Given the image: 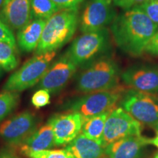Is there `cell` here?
Listing matches in <instances>:
<instances>
[{"label":"cell","mask_w":158,"mask_h":158,"mask_svg":"<svg viewBox=\"0 0 158 158\" xmlns=\"http://www.w3.org/2000/svg\"><path fill=\"white\" fill-rule=\"evenodd\" d=\"M110 29L118 48L136 56L145 51L148 43L158 30V26L136 7L116 15Z\"/></svg>","instance_id":"cell-1"},{"label":"cell","mask_w":158,"mask_h":158,"mask_svg":"<svg viewBox=\"0 0 158 158\" xmlns=\"http://www.w3.org/2000/svg\"><path fill=\"white\" fill-rule=\"evenodd\" d=\"M79 22L78 9L60 10L47 20L35 54L56 51L70 40Z\"/></svg>","instance_id":"cell-2"},{"label":"cell","mask_w":158,"mask_h":158,"mask_svg":"<svg viewBox=\"0 0 158 158\" xmlns=\"http://www.w3.org/2000/svg\"><path fill=\"white\" fill-rule=\"evenodd\" d=\"M118 73V65L112 59H98L79 74L76 88L86 94L113 89L119 86Z\"/></svg>","instance_id":"cell-3"},{"label":"cell","mask_w":158,"mask_h":158,"mask_svg":"<svg viewBox=\"0 0 158 158\" xmlns=\"http://www.w3.org/2000/svg\"><path fill=\"white\" fill-rule=\"evenodd\" d=\"M56 55V51L35 54L9 77L3 90L18 93L38 84Z\"/></svg>","instance_id":"cell-4"},{"label":"cell","mask_w":158,"mask_h":158,"mask_svg":"<svg viewBox=\"0 0 158 158\" xmlns=\"http://www.w3.org/2000/svg\"><path fill=\"white\" fill-rule=\"evenodd\" d=\"M110 36L107 29L83 33L72 43L65 54L78 66L94 62L108 50Z\"/></svg>","instance_id":"cell-5"},{"label":"cell","mask_w":158,"mask_h":158,"mask_svg":"<svg viewBox=\"0 0 158 158\" xmlns=\"http://www.w3.org/2000/svg\"><path fill=\"white\" fill-rule=\"evenodd\" d=\"M120 107L142 124H158V97L135 89L124 92Z\"/></svg>","instance_id":"cell-6"},{"label":"cell","mask_w":158,"mask_h":158,"mask_svg":"<svg viewBox=\"0 0 158 158\" xmlns=\"http://www.w3.org/2000/svg\"><path fill=\"white\" fill-rule=\"evenodd\" d=\"M123 94L124 89L121 86L110 90L89 93L70 103L69 109L84 118L93 117L116 108Z\"/></svg>","instance_id":"cell-7"},{"label":"cell","mask_w":158,"mask_h":158,"mask_svg":"<svg viewBox=\"0 0 158 158\" xmlns=\"http://www.w3.org/2000/svg\"><path fill=\"white\" fill-rule=\"evenodd\" d=\"M142 124L133 118L121 107L110 110L106 118L102 134V146L109 144L122 138L132 135H141Z\"/></svg>","instance_id":"cell-8"},{"label":"cell","mask_w":158,"mask_h":158,"mask_svg":"<svg viewBox=\"0 0 158 158\" xmlns=\"http://www.w3.org/2000/svg\"><path fill=\"white\" fill-rule=\"evenodd\" d=\"M113 0H88L79 18V29L86 33L106 29L116 17Z\"/></svg>","instance_id":"cell-9"},{"label":"cell","mask_w":158,"mask_h":158,"mask_svg":"<svg viewBox=\"0 0 158 158\" xmlns=\"http://www.w3.org/2000/svg\"><path fill=\"white\" fill-rule=\"evenodd\" d=\"M77 66L66 54L49 66L44 76L37 84V89H45L50 93H57L66 86L76 73Z\"/></svg>","instance_id":"cell-10"},{"label":"cell","mask_w":158,"mask_h":158,"mask_svg":"<svg viewBox=\"0 0 158 158\" xmlns=\"http://www.w3.org/2000/svg\"><path fill=\"white\" fill-rule=\"evenodd\" d=\"M36 117L29 111L20 113L0 124V138L12 145L21 144L35 130Z\"/></svg>","instance_id":"cell-11"},{"label":"cell","mask_w":158,"mask_h":158,"mask_svg":"<svg viewBox=\"0 0 158 158\" xmlns=\"http://www.w3.org/2000/svg\"><path fill=\"white\" fill-rule=\"evenodd\" d=\"M122 79L133 89L158 95V67L149 64L134 65L122 74Z\"/></svg>","instance_id":"cell-12"},{"label":"cell","mask_w":158,"mask_h":158,"mask_svg":"<svg viewBox=\"0 0 158 158\" xmlns=\"http://www.w3.org/2000/svg\"><path fill=\"white\" fill-rule=\"evenodd\" d=\"M85 118L78 113L58 114L48 120L53 128L55 146L68 145L81 133Z\"/></svg>","instance_id":"cell-13"},{"label":"cell","mask_w":158,"mask_h":158,"mask_svg":"<svg viewBox=\"0 0 158 158\" xmlns=\"http://www.w3.org/2000/svg\"><path fill=\"white\" fill-rule=\"evenodd\" d=\"M0 18L12 31H19L32 20L30 0H6Z\"/></svg>","instance_id":"cell-14"},{"label":"cell","mask_w":158,"mask_h":158,"mask_svg":"<svg viewBox=\"0 0 158 158\" xmlns=\"http://www.w3.org/2000/svg\"><path fill=\"white\" fill-rule=\"evenodd\" d=\"M150 138L132 135L118 140L105 148L107 158H142Z\"/></svg>","instance_id":"cell-15"},{"label":"cell","mask_w":158,"mask_h":158,"mask_svg":"<svg viewBox=\"0 0 158 158\" xmlns=\"http://www.w3.org/2000/svg\"><path fill=\"white\" fill-rule=\"evenodd\" d=\"M47 20L32 19L18 31L16 43L21 51L30 53L36 50Z\"/></svg>","instance_id":"cell-16"},{"label":"cell","mask_w":158,"mask_h":158,"mask_svg":"<svg viewBox=\"0 0 158 158\" xmlns=\"http://www.w3.org/2000/svg\"><path fill=\"white\" fill-rule=\"evenodd\" d=\"M55 146L53 128L50 122L35 130L24 141L21 143V151L37 152L51 149Z\"/></svg>","instance_id":"cell-17"},{"label":"cell","mask_w":158,"mask_h":158,"mask_svg":"<svg viewBox=\"0 0 158 158\" xmlns=\"http://www.w3.org/2000/svg\"><path fill=\"white\" fill-rule=\"evenodd\" d=\"M74 158H103L105 148L81 133L65 147Z\"/></svg>","instance_id":"cell-18"},{"label":"cell","mask_w":158,"mask_h":158,"mask_svg":"<svg viewBox=\"0 0 158 158\" xmlns=\"http://www.w3.org/2000/svg\"><path fill=\"white\" fill-rule=\"evenodd\" d=\"M110 111L99 114L93 117L85 118L81 133L90 139L101 144L106 118Z\"/></svg>","instance_id":"cell-19"},{"label":"cell","mask_w":158,"mask_h":158,"mask_svg":"<svg viewBox=\"0 0 158 158\" xmlns=\"http://www.w3.org/2000/svg\"><path fill=\"white\" fill-rule=\"evenodd\" d=\"M32 19L48 20L60 9L51 0H30Z\"/></svg>","instance_id":"cell-20"},{"label":"cell","mask_w":158,"mask_h":158,"mask_svg":"<svg viewBox=\"0 0 158 158\" xmlns=\"http://www.w3.org/2000/svg\"><path fill=\"white\" fill-rule=\"evenodd\" d=\"M19 64L16 48L9 43L0 41V68L7 72L15 70Z\"/></svg>","instance_id":"cell-21"},{"label":"cell","mask_w":158,"mask_h":158,"mask_svg":"<svg viewBox=\"0 0 158 158\" xmlns=\"http://www.w3.org/2000/svg\"><path fill=\"white\" fill-rule=\"evenodd\" d=\"M19 96L17 92L4 91L0 93V122L17 107Z\"/></svg>","instance_id":"cell-22"},{"label":"cell","mask_w":158,"mask_h":158,"mask_svg":"<svg viewBox=\"0 0 158 158\" xmlns=\"http://www.w3.org/2000/svg\"><path fill=\"white\" fill-rule=\"evenodd\" d=\"M29 158H74L72 154L65 149H47L37 152H23Z\"/></svg>","instance_id":"cell-23"},{"label":"cell","mask_w":158,"mask_h":158,"mask_svg":"<svg viewBox=\"0 0 158 158\" xmlns=\"http://www.w3.org/2000/svg\"><path fill=\"white\" fill-rule=\"evenodd\" d=\"M139 7L158 26V0H147Z\"/></svg>","instance_id":"cell-24"},{"label":"cell","mask_w":158,"mask_h":158,"mask_svg":"<svg viewBox=\"0 0 158 158\" xmlns=\"http://www.w3.org/2000/svg\"><path fill=\"white\" fill-rule=\"evenodd\" d=\"M31 103L35 108H40L45 107L50 103V92L45 89H38L31 97Z\"/></svg>","instance_id":"cell-25"},{"label":"cell","mask_w":158,"mask_h":158,"mask_svg":"<svg viewBox=\"0 0 158 158\" xmlns=\"http://www.w3.org/2000/svg\"><path fill=\"white\" fill-rule=\"evenodd\" d=\"M0 41L9 43L14 48H17L16 39L13 35V31L3 22L0 18Z\"/></svg>","instance_id":"cell-26"},{"label":"cell","mask_w":158,"mask_h":158,"mask_svg":"<svg viewBox=\"0 0 158 158\" xmlns=\"http://www.w3.org/2000/svg\"><path fill=\"white\" fill-rule=\"evenodd\" d=\"M60 10L78 9L84 0H51Z\"/></svg>","instance_id":"cell-27"},{"label":"cell","mask_w":158,"mask_h":158,"mask_svg":"<svg viewBox=\"0 0 158 158\" xmlns=\"http://www.w3.org/2000/svg\"><path fill=\"white\" fill-rule=\"evenodd\" d=\"M147 0H113L114 5L124 10L139 7Z\"/></svg>","instance_id":"cell-28"},{"label":"cell","mask_w":158,"mask_h":158,"mask_svg":"<svg viewBox=\"0 0 158 158\" xmlns=\"http://www.w3.org/2000/svg\"><path fill=\"white\" fill-rule=\"evenodd\" d=\"M145 51L152 55H158V30L146 46Z\"/></svg>","instance_id":"cell-29"},{"label":"cell","mask_w":158,"mask_h":158,"mask_svg":"<svg viewBox=\"0 0 158 158\" xmlns=\"http://www.w3.org/2000/svg\"><path fill=\"white\" fill-rule=\"evenodd\" d=\"M0 158H20L14 152L10 149H5L0 151Z\"/></svg>","instance_id":"cell-30"},{"label":"cell","mask_w":158,"mask_h":158,"mask_svg":"<svg viewBox=\"0 0 158 158\" xmlns=\"http://www.w3.org/2000/svg\"><path fill=\"white\" fill-rule=\"evenodd\" d=\"M149 143L152 144V145H154L155 147H156L158 149V133L157 134V135H156L155 138H150Z\"/></svg>","instance_id":"cell-31"},{"label":"cell","mask_w":158,"mask_h":158,"mask_svg":"<svg viewBox=\"0 0 158 158\" xmlns=\"http://www.w3.org/2000/svg\"><path fill=\"white\" fill-rule=\"evenodd\" d=\"M6 0H0V10H1L2 7V6L4 5V3L5 2Z\"/></svg>","instance_id":"cell-32"},{"label":"cell","mask_w":158,"mask_h":158,"mask_svg":"<svg viewBox=\"0 0 158 158\" xmlns=\"http://www.w3.org/2000/svg\"><path fill=\"white\" fill-rule=\"evenodd\" d=\"M155 128H156V130H157V133H158V124H157V126H156Z\"/></svg>","instance_id":"cell-33"},{"label":"cell","mask_w":158,"mask_h":158,"mask_svg":"<svg viewBox=\"0 0 158 158\" xmlns=\"http://www.w3.org/2000/svg\"><path fill=\"white\" fill-rule=\"evenodd\" d=\"M154 158H158V153L156 154L155 156V157H154Z\"/></svg>","instance_id":"cell-34"},{"label":"cell","mask_w":158,"mask_h":158,"mask_svg":"<svg viewBox=\"0 0 158 158\" xmlns=\"http://www.w3.org/2000/svg\"><path fill=\"white\" fill-rule=\"evenodd\" d=\"M1 73H2V68H0V75H1Z\"/></svg>","instance_id":"cell-35"}]
</instances>
